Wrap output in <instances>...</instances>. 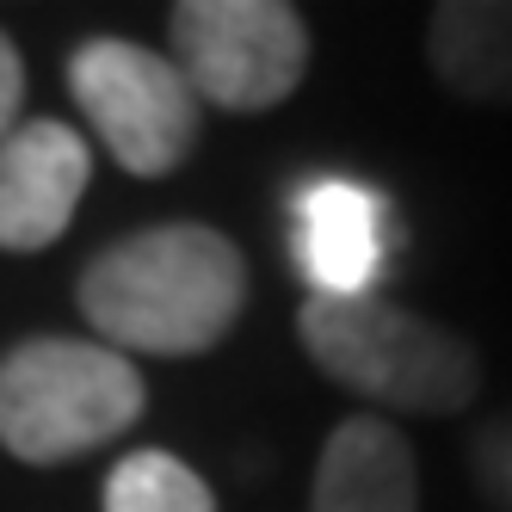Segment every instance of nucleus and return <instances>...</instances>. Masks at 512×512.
I'll list each match as a JSON object with an SVG mask.
<instances>
[{
    "mask_svg": "<svg viewBox=\"0 0 512 512\" xmlns=\"http://www.w3.org/2000/svg\"><path fill=\"white\" fill-rule=\"evenodd\" d=\"M426 62L457 99L512 105V0H445L426 25Z\"/></svg>",
    "mask_w": 512,
    "mask_h": 512,
    "instance_id": "obj_9",
    "label": "nucleus"
},
{
    "mask_svg": "<svg viewBox=\"0 0 512 512\" xmlns=\"http://www.w3.org/2000/svg\"><path fill=\"white\" fill-rule=\"evenodd\" d=\"M68 93L99 130L105 155L136 179H161L186 167L204 130V105L186 75L130 38H87L68 56Z\"/></svg>",
    "mask_w": 512,
    "mask_h": 512,
    "instance_id": "obj_5",
    "label": "nucleus"
},
{
    "mask_svg": "<svg viewBox=\"0 0 512 512\" xmlns=\"http://www.w3.org/2000/svg\"><path fill=\"white\" fill-rule=\"evenodd\" d=\"M297 334L327 383L383 414H463L482 389V358L463 334L389 297H309Z\"/></svg>",
    "mask_w": 512,
    "mask_h": 512,
    "instance_id": "obj_2",
    "label": "nucleus"
},
{
    "mask_svg": "<svg viewBox=\"0 0 512 512\" xmlns=\"http://www.w3.org/2000/svg\"><path fill=\"white\" fill-rule=\"evenodd\" d=\"M149 408L142 371L99 346L68 334H31L0 352V451L19 463H68L130 432Z\"/></svg>",
    "mask_w": 512,
    "mask_h": 512,
    "instance_id": "obj_3",
    "label": "nucleus"
},
{
    "mask_svg": "<svg viewBox=\"0 0 512 512\" xmlns=\"http://www.w3.org/2000/svg\"><path fill=\"white\" fill-rule=\"evenodd\" d=\"M475 475L488 482V494L512 512V426L488 432V438H475Z\"/></svg>",
    "mask_w": 512,
    "mask_h": 512,
    "instance_id": "obj_11",
    "label": "nucleus"
},
{
    "mask_svg": "<svg viewBox=\"0 0 512 512\" xmlns=\"http://www.w3.org/2000/svg\"><path fill=\"white\" fill-rule=\"evenodd\" d=\"M75 303L99 346L198 358L235 334L247 309V260L210 223H155L99 247L75 278Z\"/></svg>",
    "mask_w": 512,
    "mask_h": 512,
    "instance_id": "obj_1",
    "label": "nucleus"
},
{
    "mask_svg": "<svg viewBox=\"0 0 512 512\" xmlns=\"http://www.w3.org/2000/svg\"><path fill=\"white\" fill-rule=\"evenodd\" d=\"M19 112H25V62H19L13 38L0 31V136L19 124Z\"/></svg>",
    "mask_w": 512,
    "mask_h": 512,
    "instance_id": "obj_12",
    "label": "nucleus"
},
{
    "mask_svg": "<svg viewBox=\"0 0 512 512\" xmlns=\"http://www.w3.org/2000/svg\"><path fill=\"white\" fill-rule=\"evenodd\" d=\"M167 44L198 105L223 112H272L309 75V25L284 0H179Z\"/></svg>",
    "mask_w": 512,
    "mask_h": 512,
    "instance_id": "obj_4",
    "label": "nucleus"
},
{
    "mask_svg": "<svg viewBox=\"0 0 512 512\" xmlns=\"http://www.w3.org/2000/svg\"><path fill=\"white\" fill-rule=\"evenodd\" d=\"M93 155L62 118H19L0 136V253H44L87 198Z\"/></svg>",
    "mask_w": 512,
    "mask_h": 512,
    "instance_id": "obj_7",
    "label": "nucleus"
},
{
    "mask_svg": "<svg viewBox=\"0 0 512 512\" xmlns=\"http://www.w3.org/2000/svg\"><path fill=\"white\" fill-rule=\"evenodd\" d=\"M105 512H216L210 482L173 451H130L105 475Z\"/></svg>",
    "mask_w": 512,
    "mask_h": 512,
    "instance_id": "obj_10",
    "label": "nucleus"
},
{
    "mask_svg": "<svg viewBox=\"0 0 512 512\" xmlns=\"http://www.w3.org/2000/svg\"><path fill=\"white\" fill-rule=\"evenodd\" d=\"M309 512H420L414 445L383 414H352L315 457Z\"/></svg>",
    "mask_w": 512,
    "mask_h": 512,
    "instance_id": "obj_8",
    "label": "nucleus"
},
{
    "mask_svg": "<svg viewBox=\"0 0 512 512\" xmlns=\"http://www.w3.org/2000/svg\"><path fill=\"white\" fill-rule=\"evenodd\" d=\"M389 241V198L364 179L315 173L290 192V260L309 297H377Z\"/></svg>",
    "mask_w": 512,
    "mask_h": 512,
    "instance_id": "obj_6",
    "label": "nucleus"
}]
</instances>
